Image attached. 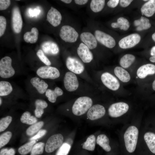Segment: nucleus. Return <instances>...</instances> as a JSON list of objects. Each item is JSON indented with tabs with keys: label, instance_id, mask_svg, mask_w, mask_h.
<instances>
[{
	"label": "nucleus",
	"instance_id": "obj_1",
	"mask_svg": "<svg viewBox=\"0 0 155 155\" xmlns=\"http://www.w3.org/2000/svg\"><path fill=\"white\" fill-rule=\"evenodd\" d=\"M138 133L137 128L134 126H131L127 128L124 133L125 146L127 150L129 153H132L135 150Z\"/></svg>",
	"mask_w": 155,
	"mask_h": 155
},
{
	"label": "nucleus",
	"instance_id": "obj_2",
	"mask_svg": "<svg viewBox=\"0 0 155 155\" xmlns=\"http://www.w3.org/2000/svg\"><path fill=\"white\" fill-rule=\"evenodd\" d=\"M93 101L88 96L78 98L75 102L72 108L73 113L76 116H80L85 114L92 106Z\"/></svg>",
	"mask_w": 155,
	"mask_h": 155
},
{
	"label": "nucleus",
	"instance_id": "obj_3",
	"mask_svg": "<svg viewBox=\"0 0 155 155\" xmlns=\"http://www.w3.org/2000/svg\"><path fill=\"white\" fill-rule=\"evenodd\" d=\"M12 60L8 56L2 58L0 61V76L3 78H8L13 76L15 73L11 66Z\"/></svg>",
	"mask_w": 155,
	"mask_h": 155
},
{
	"label": "nucleus",
	"instance_id": "obj_4",
	"mask_svg": "<svg viewBox=\"0 0 155 155\" xmlns=\"http://www.w3.org/2000/svg\"><path fill=\"white\" fill-rule=\"evenodd\" d=\"M59 36L65 42L72 43L77 40L79 34L73 27L68 25H65L61 28Z\"/></svg>",
	"mask_w": 155,
	"mask_h": 155
},
{
	"label": "nucleus",
	"instance_id": "obj_5",
	"mask_svg": "<svg viewBox=\"0 0 155 155\" xmlns=\"http://www.w3.org/2000/svg\"><path fill=\"white\" fill-rule=\"evenodd\" d=\"M63 141V136L61 134H57L51 136L46 144L45 151L48 153L53 152L62 145Z\"/></svg>",
	"mask_w": 155,
	"mask_h": 155
},
{
	"label": "nucleus",
	"instance_id": "obj_6",
	"mask_svg": "<svg viewBox=\"0 0 155 155\" xmlns=\"http://www.w3.org/2000/svg\"><path fill=\"white\" fill-rule=\"evenodd\" d=\"M37 75L43 79H55L60 75L59 70L56 67L49 66H42L37 70Z\"/></svg>",
	"mask_w": 155,
	"mask_h": 155
},
{
	"label": "nucleus",
	"instance_id": "obj_7",
	"mask_svg": "<svg viewBox=\"0 0 155 155\" xmlns=\"http://www.w3.org/2000/svg\"><path fill=\"white\" fill-rule=\"evenodd\" d=\"M129 106L127 103L120 102L111 104L108 109L109 115L112 117H119L126 113L128 111Z\"/></svg>",
	"mask_w": 155,
	"mask_h": 155
},
{
	"label": "nucleus",
	"instance_id": "obj_8",
	"mask_svg": "<svg viewBox=\"0 0 155 155\" xmlns=\"http://www.w3.org/2000/svg\"><path fill=\"white\" fill-rule=\"evenodd\" d=\"M140 36L137 33H133L121 39L119 42V47L123 49L131 48L134 46L140 41Z\"/></svg>",
	"mask_w": 155,
	"mask_h": 155
},
{
	"label": "nucleus",
	"instance_id": "obj_9",
	"mask_svg": "<svg viewBox=\"0 0 155 155\" xmlns=\"http://www.w3.org/2000/svg\"><path fill=\"white\" fill-rule=\"evenodd\" d=\"M63 82L65 88L69 92L75 91L79 87V82L76 76L71 71L67 72L65 73Z\"/></svg>",
	"mask_w": 155,
	"mask_h": 155
},
{
	"label": "nucleus",
	"instance_id": "obj_10",
	"mask_svg": "<svg viewBox=\"0 0 155 155\" xmlns=\"http://www.w3.org/2000/svg\"><path fill=\"white\" fill-rule=\"evenodd\" d=\"M94 35L96 40L106 47L112 48L115 46V40L111 35L99 30H96Z\"/></svg>",
	"mask_w": 155,
	"mask_h": 155
},
{
	"label": "nucleus",
	"instance_id": "obj_11",
	"mask_svg": "<svg viewBox=\"0 0 155 155\" xmlns=\"http://www.w3.org/2000/svg\"><path fill=\"white\" fill-rule=\"evenodd\" d=\"M103 84L108 89L113 91L117 90L120 86V83L117 78L110 73L106 72L101 76Z\"/></svg>",
	"mask_w": 155,
	"mask_h": 155
},
{
	"label": "nucleus",
	"instance_id": "obj_12",
	"mask_svg": "<svg viewBox=\"0 0 155 155\" xmlns=\"http://www.w3.org/2000/svg\"><path fill=\"white\" fill-rule=\"evenodd\" d=\"M66 64L67 69L75 74H80L83 72L84 69L83 64L74 57H68L66 60Z\"/></svg>",
	"mask_w": 155,
	"mask_h": 155
},
{
	"label": "nucleus",
	"instance_id": "obj_13",
	"mask_svg": "<svg viewBox=\"0 0 155 155\" xmlns=\"http://www.w3.org/2000/svg\"><path fill=\"white\" fill-rule=\"evenodd\" d=\"M22 20L19 7H14L12 10V26L13 29L16 33H20L22 26Z\"/></svg>",
	"mask_w": 155,
	"mask_h": 155
},
{
	"label": "nucleus",
	"instance_id": "obj_14",
	"mask_svg": "<svg viewBox=\"0 0 155 155\" xmlns=\"http://www.w3.org/2000/svg\"><path fill=\"white\" fill-rule=\"evenodd\" d=\"M105 112V108L103 106L96 104L92 106L88 111L87 117L90 120H94L103 117Z\"/></svg>",
	"mask_w": 155,
	"mask_h": 155
},
{
	"label": "nucleus",
	"instance_id": "obj_15",
	"mask_svg": "<svg viewBox=\"0 0 155 155\" xmlns=\"http://www.w3.org/2000/svg\"><path fill=\"white\" fill-rule=\"evenodd\" d=\"M78 54L84 63L90 62L93 59V55L89 49L85 44L81 43L77 49Z\"/></svg>",
	"mask_w": 155,
	"mask_h": 155
},
{
	"label": "nucleus",
	"instance_id": "obj_16",
	"mask_svg": "<svg viewBox=\"0 0 155 155\" xmlns=\"http://www.w3.org/2000/svg\"><path fill=\"white\" fill-rule=\"evenodd\" d=\"M48 21L54 27H56L61 23L62 16L60 13L52 7L49 11L47 15Z\"/></svg>",
	"mask_w": 155,
	"mask_h": 155
},
{
	"label": "nucleus",
	"instance_id": "obj_17",
	"mask_svg": "<svg viewBox=\"0 0 155 155\" xmlns=\"http://www.w3.org/2000/svg\"><path fill=\"white\" fill-rule=\"evenodd\" d=\"M80 38L90 49H94L97 46V42L95 36L91 33L88 32L82 33L80 35Z\"/></svg>",
	"mask_w": 155,
	"mask_h": 155
},
{
	"label": "nucleus",
	"instance_id": "obj_18",
	"mask_svg": "<svg viewBox=\"0 0 155 155\" xmlns=\"http://www.w3.org/2000/svg\"><path fill=\"white\" fill-rule=\"evenodd\" d=\"M41 47L43 51L48 55H56L59 52V48L57 45L52 41L44 42L42 44Z\"/></svg>",
	"mask_w": 155,
	"mask_h": 155
},
{
	"label": "nucleus",
	"instance_id": "obj_19",
	"mask_svg": "<svg viewBox=\"0 0 155 155\" xmlns=\"http://www.w3.org/2000/svg\"><path fill=\"white\" fill-rule=\"evenodd\" d=\"M155 73V65L152 64H147L140 67L137 69V74L141 79L145 78L148 75Z\"/></svg>",
	"mask_w": 155,
	"mask_h": 155
},
{
	"label": "nucleus",
	"instance_id": "obj_20",
	"mask_svg": "<svg viewBox=\"0 0 155 155\" xmlns=\"http://www.w3.org/2000/svg\"><path fill=\"white\" fill-rule=\"evenodd\" d=\"M141 11L142 15L147 17L152 16L155 13V0L148 1L142 5Z\"/></svg>",
	"mask_w": 155,
	"mask_h": 155
},
{
	"label": "nucleus",
	"instance_id": "obj_21",
	"mask_svg": "<svg viewBox=\"0 0 155 155\" xmlns=\"http://www.w3.org/2000/svg\"><path fill=\"white\" fill-rule=\"evenodd\" d=\"M30 82L40 94H43L46 92L48 86L44 80L40 81V79L36 77L32 78L30 80Z\"/></svg>",
	"mask_w": 155,
	"mask_h": 155
},
{
	"label": "nucleus",
	"instance_id": "obj_22",
	"mask_svg": "<svg viewBox=\"0 0 155 155\" xmlns=\"http://www.w3.org/2000/svg\"><path fill=\"white\" fill-rule=\"evenodd\" d=\"M63 94V90L59 87H56L53 90L48 89L45 92V96L49 101L52 103L55 102L57 97Z\"/></svg>",
	"mask_w": 155,
	"mask_h": 155
},
{
	"label": "nucleus",
	"instance_id": "obj_23",
	"mask_svg": "<svg viewBox=\"0 0 155 155\" xmlns=\"http://www.w3.org/2000/svg\"><path fill=\"white\" fill-rule=\"evenodd\" d=\"M114 72L116 76L123 82H128L130 80L131 77L129 73L121 67L117 66L115 67Z\"/></svg>",
	"mask_w": 155,
	"mask_h": 155
},
{
	"label": "nucleus",
	"instance_id": "obj_24",
	"mask_svg": "<svg viewBox=\"0 0 155 155\" xmlns=\"http://www.w3.org/2000/svg\"><path fill=\"white\" fill-rule=\"evenodd\" d=\"M38 32L35 27L32 28L30 32H27L24 35V39L27 43H36L38 39Z\"/></svg>",
	"mask_w": 155,
	"mask_h": 155
},
{
	"label": "nucleus",
	"instance_id": "obj_25",
	"mask_svg": "<svg viewBox=\"0 0 155 155\" xmlns=\"http://www.w3.org/2000/svg\"><path fill=\"white\" fill-rule=\"evenodd\" d=\"M144 138L150 150L155 154V134L152 132L146 133Z\"/></svg>",
	"mask_w": 155,
	"mask_h": 155
},
{
	"label": "nucleus",
	"instance_id": "obj_26",
	"mask_svg": "<svg viewBox=\"0 0 155 155\" xmlns=\"http://www.w3.org/2000/svg\"><path fill=\"white\" fill-rule=\"evenodd\" d=\"M96 142L106 151L109 152L111 150V148L109 145V140L106 135L102 134L98 135L97 138Z\"/></svg>",
	"mask_w": 155,
	"mask_h": 155
},
{
	"label": "nucleus",
	"instance_id": "obj_27",
	"mask_svg": "<svg viewBox=\"0 0 155 155\" xmlns=\"http://www.w3.org/2000/svg\"><path fill=\"white\" fill-rule=\"evenodd\" d=\"M35 115L37 117L40 118L44 113V109L47 107L48 104L43 100L38 99L35 101Z\"/></svg>",
	"mask_w": 155,
	"mask_h": 155
},
{
	"label": "nucleus",
	"instance_id": "obj_28",
	"mask_svg": "<svg viewBox=\"0 0 155 155\" xmlns=\"http://www.w3.org/2000/svg\"><path fill=\"white\" fill-rule=\"evenodd\" d=\"M111 25L113 28H119L121 30L125 31L127 30L130 26L129 21L127 19L123 17L119 18L117 20V22H112Z\"/></svg>",
	"mask_w": 155,
	"mask_h": 155
},
{
	"label": "nucleus",
	"instance_id": "obj_29",
	"mask_svg": "<svg viewBox=\"0 0 155 155\" xmlns=\"http://www.w3.org/2000/svg\"><path fill=\"white\" fill-rule=\"evenodd\" d=\"M135 59V56L131 54H127L120 59V64L123 68H127L130 66Z\"/></svg>",
	"mask_w": 155,
	"mask_h": 155
},
{
	"label": "nucleus",
	"instance_id": "obj_30",
	"mask_svg": "<svg viewBox=\"0 0 155 155\" xmlns=\"http://www.w3.org/2000/svg\"><path fill=\"white\" fill-rule=\"evenodd\" d=\"M96 142V137L94 135H90L87 138L86 141L82 144V148L88 151H93L95 148Z\"/></svg>",
	"mask_w": 155,
	"mask_h": 155
},
{
	"label": "nucleus",
	"instance_id": "obj_31",
	"mask_svg": "<svg viewBox=\"0 0 155 155\" xmlns=\"http://www.w3.org/2000/svg\"><path fill=\"white\" fill-rule=\"evenodd\" d=\"M13 88L9 82L1 81L0 82V96H4L9 94L12 91Z\"/></svg>",
	"mask_w": 155,
	"mask_h": 155
},
{
	"label": "nucleus",
	"instance_id": "obj_32",
	"mask_svg": "<svg viewBox=\"0 0 155 155\" xmlns=\"http://www.w3.org/2000/svg\"><path fill=\"white\" fill-rule=\"evenodd\" d=\"M20 121L23 123L31 125L36 123L37 120L36 117L31 115L29 112L26 111L21 116Z\"/></svg>",
	"mask_w": 155,
	"mask_h": 155
},
{
	"label": "nucleus",
	"instance_id": "obj_33",
	"mask_svg": "<svg viewBox=\"0 0 155 155\" xmlns=\"http://www.w3.org/2000/svg\"><path fill=\"white\" fill-rule=\"evenodd\" d=\"M105 4L104 0H92L90 3V8L94 12H98L103 9Z\"/></svg>",
	"mask_w": 155,
	"mask_h": 155
},
{
	"label": "nucleus",
	"instance_id": "obj_34",
	"mask_svg": "<svg viewBox=\"0 0 155 155\" xmlns=\"http://www.w3.org/2000/svg\"><path fill=\"white\" fill-rule=\"evenodd\" d=\"M35 140L30 141L20 147L18 149L19 153L22 155H25L31 151L32 148L36 143Z\"/></svg>",
	"mask_w": 155,
	"mask_h": 155
},
{
	"label": "nucleus",
	"instance_id": "obj_35",
	"mask_svg": "<svg viewBox=\"0 0 155 155\" xmlns=\"http://www.w3.org/2000/svg\"><path fill=\"white\" fill-rule=\"evenodd\" d=\"M44 124L43 121H40L32 125L27 129L26 134L29 136L33 135L40 130Z\"/></svg>",
	"mask_w": 155,
	"mask_h": 155
},
{
	"label": "nucleus",
	"instance_id": "obj_36",
	"mask_svg": "<svg viewBox=\"0 0 155 155\" xmlns=\"http://www.w3.org/2000/svg\"><path fill=\"white\" fill-rule=\"evenodd\" d=\"M44 145V143L41 142L34 144L31 151L30 155H38L42 154L43 152Z\"/></svg>",
	"mask_w": 155,
	"mask_h": 155
},
{
	"label": "nucleus",
	"instance_id": "obj_37",
	"mask_svg": "<svg viewBox=\"0 0 155 155\" xmlns=\"http://www.w3.org/2000/svg\"><path fill=\"white\" fill-rule=\"evenodd\" d=\"M140 24L136 28V30L138 31L145 30L149 28L151 26L149 20L147 18L142 16L140 19Z\"/></svg>",
	"mask_w": 155,
	"mask_h": 155
},
{
	"label": "nucleus",
	"instance_id": "obj_38",
	"mask_svg": "<svg viewBox=\"0 0 155 155\" xmlns=\"http://www.w3.org/2000/svg\"><path fill=\"white\" fill-rule=\"evenodd\" d=\"M12 133L10 131H7L0 135V148L6 145L9 142L12 137Z\"/></svg>",
	"mask_w": 155,
	"mask_h": 155
},
{
	"label": "nucleus",
	"instance_id": "obj_39",
	"mask_svg": "<svg viewBox=\"0 0 155 155\" xmlns=\"http://www.w3.org/2000/svg\"><path fill=\"white\" fill-rule=\"evenodd\" d=\"M12 117L10 116L2 118L0 120V132L4 131L8 127L12 120Z\"/></svg>",
	"mask_w": 155,
	"mask_h": 155
},
{
	"label": "nucleus",
	"instance_id": "obj_40",
	"mask_svg": "<svg viewBox=\"0 0 155 155\" xmlns=\"http://www.w3.org/2000/svg\"><path fill=\"white\" fill-rule=\"evenodd\" d=\"M71 148L70 145L67 143H64L59 148L56 155H67Z\"/></svg>",
	"mask_w": 155,
	"mask_h": 155
},
{
	"label": "nucleus",
	"instance_id": "obj_41",
	"mask_svg": "<svg viewBox=\"0 0 155 155\" xmlns=\"http://www.w3.org/2000/svg\"><path fill=\"white\" fill-rule=\"evenodd\" d=\"M36 55L40 60L46 65L49 66L51 64V62L45 55L42 50H38L36 53Z\"/></svg>",
	"mask_w": 155,
	"mask_h": 155
},
{
	"label": "nucleus",
	"instance_id": "obj_42",
	"mask_svg": "<svg viewBox=\"0 0 155 155\" xmlns=\"http://www.w3.org/2000/svg\"><path fill=\"white\" fill-rule=\"evenodd\" d=\"M6 26V20L5 18L2 16H0V36L4 34Z\"/></svg>",
	"mask_w": 155,
	"mask_h": 155
},
{
	"label": "nucleus",
	"instance_id": "obj_43",
	"mask_svg": "<svg viewBox=\"0 0 155 155\" xmlns=\"http://www.w3.org/2000/svg\"><path fill=\"white\" fill-rule=\"evenodd\" d=\"M15 150L13 148H4L0 150V155H15Z\"/></svg>",
	"mask_w": 155,
	"mask_h": 155
},
{
	"label": "nucleus",
	"instance_id": "obj_44",
	"mask_svg": "<svg viewBox=\"0 0 155 155\" xmlns=\"http://www.w3.org/2000/svg\"><path fill=\"white\" fill-rule=\"evenodd\" d=\"M46 132L47 131L45 129H42L40 130L36 135L31 137L30 140V141L36 140L44 135Z\"/></svg>",
	"mask_w": 155,
	"mask_h": 155
},
{
	"label": "nucleus",
	"instance_id": "obj_45",
	"mask_svg": "<svg viewBox=\"0 0 155 155\" xmlns=\"http://www.w3.org/2000/svg\"><path fill=\"white\" fill-rule=\"evenodd\" d=\"M10 4L11 1L9 0H0V10L6 9L9 6Z\"/></svg>",
	"mask_w": 155,
	"mask_h": 155
},
{
	"label": "nucleus",
	"instance_id": "obj_46",
	"mask_svg": "<svg viewBox=\"0 0 155 155\" xmlns=\"http://www.w3.org/2000/svg\"><path fill=\"white\" fill-rule=\"evenodd\" d=\"M119 0H110L107 3V5L109 7L113 8L116 7L118 5Z\"/></svg>",
	"mask_w": 155,
	"mask_h": 155
},
{
	"label": "nucleus",
	"instance_id": "obj_47",
	"mask_svg": "<svg viewBox=\"0 0 155 155\" xmlns=\"http://www.w3.org/2000/svg\"><path fill=\"white\" fill-rule=\"evenodd\" d=\"M133 1L132 0H121L119 1L120 5L122 7L128 6Z\"/></svg>",
	"mask_w": 155,
	"mask_h": 155
},
{
	"label": "nucleus",
	"instance_id": "obj_48",
	"mask_svg": "<svg viewBox=\"0 0 155 155\" xmlns=\"http://www.w3.org/2000/svg\"><path fill=\"white\" fill-rule=\"evenodd\" d=\"M40 12V11L37 9H35L33 10L30 9L29 10V13L31 16L32 17L37 15Z\"/></svg>",
	"mask_w": 155,
	"mask_h": 155
},
{
	"label": "nucleus",
	"instance_id": "obj_49",
	"mask_svg": "<svg viewBox=\"0 0 155 155\" xmlns=\"http://www.w3.org/2000/svg\"><path fill=\"white\" fill-rule=\"evenodd\" d=\"M74 1L75 3L77 4L82 5L86 3L88 1L87 0H75Z\"/></svg>",
	"mask_w": 155,
	"mask_h": 155
},
{
	"label": "nucleus",
	"instance_id": "obj_50",
	"mask_svg": "<svg viewBox=\"0 0 155 155\" xmlns=\"http://www.w3.org/2000/svg\"><path fill=\"white\" fill-rule=\"evenodd\" d=\"M150 55L152 56H155V46L152 48L151 50Z\"/></svg>",
	"mask_w": 155,
	"mask_h": 155
},
{
	"label": "nucleus",
	"instance_id": "obj_51",
	"mask_svg": "<svg viewBox=\"0 0 155 155\" xmlns=\"http://www.w3.org/2000/svg\"><path fill=\"white\" fill-rule=\"evenodd\" d=\"M150 61L155 63V56H152L150 58Z\"/></svg>",
	"mask_w": 155,
	"mask_h": 155
},
{
	"label": "nucleus",
	"instance_id": "obj_52",
	"mask_svg": "<svg viewBox=\"0 0 155 155\" xmlns=\"http://www.w3.org/2000/svg\"><path fill=\"white\" fill-rule=\"evenodd\" d=\"M61 1L67 4L71 3L72 1L71 0H61Z\"/></svg>",
	"mask_w": 155,
	"mask_h": 155
},
{
	"label": "nucleus",
	"instance_id": "obj_53",
	"mask_svg": "<svg viewBox=\"0 0 155 155\" xmlns=\"http://www.w3.org/2000/svg\"><path fill=\"white\" fill-rule=\"evenodd\" d=\"M152 88L154 90H155V80L152 83Z\"/></svg>",
	"mask_w": 155,
	"mask_h": 155
},
{
	"label": "nucleus",
	"instance_id": "obj_54",
	"mask_svg": "<svg viewBox=\"0 0 155 155\" xmlns=\"http://www.w3.org/2000/svg\"><path fill=\"white\" fill-rule=\"evenodd\" d=\"M152 38L153 40L155 42V32L152 34Z\"/></svg>",
	"mask_w": 155,
	"mask_h": 155
},
{
	"label": "nucleus",
	"instance_id": "obj_55",
	"mask_svg": "<svg viewBox=\"0 0 155 155\" xmlns=\"http://www.w3.org/2000/svg\"><path fill=\"white\" fill-rule=\"evenodd\" d=\"M0 105H1L2 103V100L1 98H0Z\"/></svg>",
	"mask_w": 155,
	"mask_h": 155
},
{
	"label": "nucleus",
	"instance_id": "obj_56",
	"mask_svg": "<svg viewBox=\"0 0 155 155\" xmlns=\"http://www.w3.org/2000/svg\"><path fill=\"white\" fill-rule=\"evenodd\" d=\"M143 1H148L147 0H143Z\"/></svg>",
	"mask_w": 155,
	"mask_h": 155
}]
</instances>
